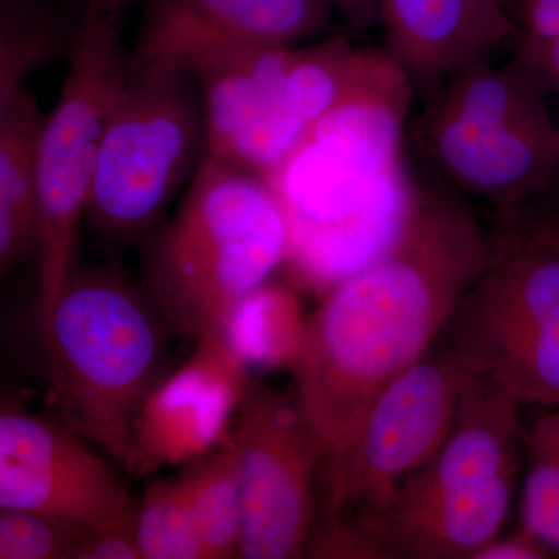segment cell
<instances>
[{
    "mask_svg": "<svg viewBox=\"0 0 559 559\" xmlns=\"http://www.w3.org/2000/svg\"><path fill=\"white\" fill-rule=\"evenodd\" d=\"M487 255L488 231L462 194L436 176L418 179L400 240L323 294L293 362L322 444L320 481L344 463L378 396L440 341Z\"/></svg>",
    "mask_w": 559,
    "mask_h": 559,
    "instance_id": "1",
    "label": "cell"
},
{
    "mask_svg": "<svg viewBox=\"0 0 559 559\" xmlns=\"http://www.w3.org/2000/svg\"><path fill=\"white\" fill-rule=\"evenodd\" d=\"M414 91L337 106L264 176L288 221L286 266L322 296L380 260L409 223L418 179L404 153Z\"/></svg>",
    "mask_w": 559,
    "mask_h": 559,
    "instance_id": "2",
    "label": "cell"
},
{
    "mask_svg": "<svg viewBox=\"0 0 559 559\" xmlns=\"http://www.w3.org/2000/svg\"><path fill=\"white\" fill-rule=\"evenodd\" d=\"M288 250V221L266 178L205 159L175 215L142 242L143 289L173 333L226 340Z\"/></svg>",
    "mask_w": 559,
    "mask_h": 559,
    "instance_id": "3",
    "label": "cell"
},
{
    "mask_svg": "<svg viewBox=\"0 0 559 559\" xmlns=\"http://www.w3.org/2000/svg\"><path fill=\"white\" fill-rule=\"evenodd\" d=\"M167 323L116 267L73 271L40 325L50 400L61 421L130 465L167 364Z\"/></svg>",
    "mask_w": 559,
    "mask_h": 559,
    "instance_id": "4",
    "label": "cell"
},
{
    "mask_svg": "<svg viewBox=\"0 0 559 559\" xmlns=\"http://www.w3.org/2000/svg\"><path fill=\"white\" fill-rule=\"evenodd\" d=\"M205 109V159L270 175L320 119L364 95L415 90L388 50L334 35L311 46L259 47L193 69Z\"/></svg>",
    "mask_w": 559,
    "mask_h": 559,
    "instance_id": "5",
    "label": "cell"
},
{
    "mask_svg": "<svg viewBox=\"0 0 559 559\" xmlns=\"http://www.w3.org/2000/svg\"><path fill=\"white\" fill-rule=\"evenodd\" d=\"M441 340L520 404L559 407V216L496 212L484 270Z\"/></svg>",
    "mask_w": 559,
    "mask_h": 559,
    "instance_id": "6",
    "label": "cell"
},
{
    "mask_svg": "<svg viewBox=\"0 0 559 559\" xmlns=\"http://www.w3.org/2000/svg\"><path fill=\"white\" fill-rule=\"evenodd\" d=\"M546 92L513 60L492 55L452 72L415 123L433 176L500 210L549 193L559 173V124Z\"/></svg>",
    "mask_w": 559,
    "mask_h": 559,
    "instance_id": "7",
    "label": "cell"
},
{
    "mask_svg": "<svg viewBox=\"0 0 559 559\" xmlns=\"http://www.w3.org/2000/svg\"><path fill=\"white\" fill-rule=\"evenodd\" d=\"M471 377L447 345H433L384 389L344 463L320 481L323 513L305 557L370 558L374 528L439 450Z\"/></svg>",
    "mask_w": 559,
    "mask_h": 559,
    "instance_id": "8",
    "label": "cell"
},
{
    "mask_svg": "<svg viewBox=\"0 0 559 559\" xmlns=\"http://www.w3.org/2000/svg\"><path fill=\"white\" fill-rule=\"evenodd\" d=\"M207 153L197 73L151 66L128 73L103 138L87 202L92 231L110 246L142 245Z\"/></svg>",
    "mask_w": 559,
    "mask_h": 559,
    "instance_id": "9",
    "label": "cell"
},
{
    "mask_svg": "<svg viewBox=\"0 0 559 559\" xmlns=\"http://www.w3.org/2000/svg\"><path fill=\"white\" fill-rule=\"evenodd\" d=\"M120 17L81 9L68 75L38 146L39 322L50 319L73 271L81 219L110 114L128 80Z\"/></svg>",
    "mask_w": 559,
    "mask_h": 559,
    "instance_id": "10",
    "label": "cell"
},
{
    "mask_svg": "<svg viewBox=\"0 0 559 559\" xmlns=\"http://www.w3.org/2000/svg\"><path fill=\"white\" fill-rule=\"evenodd\" d=\"M229 440L240 471L238 558L305 557L323 450L296 393L249 384Z\"/></svg>",
    "mask_w": 559,
    "mask_h": 559,
    "instance_id": "11",
    "label": "cell"
},
{
    "mask_svg": "<svg viewBox=\"0 0 559 559\" xmlns=\"http://www.w3.org/2000/svg\"><path fill=\"white\" fill-rule=\"evenodd\" d=\"M7 509L103 530L130 522L134 502L108 463L79 432L3 400L0 510Z\"/></svg>",
    "mask_w": 559,
    "mask_h": 559,
    "instance_id": "12",
    "label": "cell"
},
{
    "mask_svg": "<svg viewBox=\"0 0 559 559\" xmlns=\"http://www.w3.org/2000/svg\"><path fill=\"white\" fill-rule=\"evenodd\" d=\"M128 73L151 66L191 70L224 55L300 46L329 31V0H143Z\"/></svg>",
    "mask_w": 559,
    "mask_h": 559,
    "instance_id": "13",
    "label": "cell"
},
{
    "mask_svg": "<svg viewBox=\"0 0 559 559\" xmlns=\"http://www.w3.org/2000/svg\"><path fill=\"white\" fill-rule=\"evenodd\" d=\"M380 11L385 50L426 91L518 38L502 0H380Z\"/></svg>",
    "mask_w": 559,
    "mask_h": 559,
    "instance_id": "14",
    "label": "cell"
},
{
    "mask_svg": "<svg viewBox=\"0 0 559 559\" xmlns=\"http://www.w3.org/2000/svg\"><path fill=\"white\" fill-rule=\"evenodd\" d=\"M520 406L516 400L473 374L439 450L407 480L392 509L520 474Z\"/></svg>",
    "mask_w": 559,
    "mask_h": 559,
    "instance_id": "15",
    "label": "cell"
},
{
    "mask_svg": "<svg viewBox=\"0 0 559 559\" xmlns=\"http://www.w3.org/2000/svg\"><path fill=\"white\" fill-rule=\"evenodd\" d=\"M516 480L518 474H509L468 491L395 507L371 535L370 558L474 559L500 535Z\"/></svg>",
    "mask_w": 559,
    "mask_h": 559,
    "instance_id": "16",
    "label": "cell"
},
{
    "mask_svg": "<svg viewBox=\"0 0 559 559\" xmlns=\"http://www.w3.org/2000/svg\"><path fill=\"white\" fill-rule=\"evenodd\" d=\"M44 119L27 86L0 92V274L38 259V146Z\"/></svg>",
    "mask_w": 559,
    "mask_h": 559,
    "instance_id": "17",
    "label": "cell"
},
{
    "mask_svg": "<svg viewBox=\"0 0 559 559\" xmlns=\"http://www.w3.org/2000/svg\"><path fill=\"white\" fill-rule=\"evenodd\" d=\"M80 17L69 21L46 0H0V92L27 86L33 73L68 60Z\"/></svg>",
    "mask_w": 559,
    "mask_h": 559,
    "instance_id": "18",
    "label": "cell"
},
{
    "mask_svg": "<svg viewBox=\"0 0 559 559\" xmlns=\"http://www.w3.org/2000/svg\"><path fill=\"white\" fill-rule=\"evenodd\" d=\"M205 559L238 558L241 487L230 440L194 460L182 474Z\"/></svg>",
    "mask_w": 559,
    "mask_h": 559,
    "instance_id": "19",
    "label": "cell"
},
{
    "mask_svg": "<svg viewBox=\"0 0 559 559\" xmlns=\"http://www.w3.org/2000/svg\"><path fill=\"white\" fill-rule=\"evenodd\" d=\"M132 528L143 559H204L182 477L156 481L134 503Z\"/></svg>",
    "mask_w": 559,
    "mask_h": 559,
    "instance_id": "20",
    "label": "cell"
},
{
    "mask_svg": "<svg viewBox=\"0 0 559 559\" xmlns=\"http://www.w3.org/2000/svg\"><path fill=\"white\" fill-rule=\"evenodd\" d=\"M521 528L559 555V412L543 415L527 440Z\"/></svg>",
    "mask_w": 559,
    "mask_h": 559,
    "instance_id": "21",
    "label": "cell"
},
{
    "mask_svg": "<svg viewBox=\"0 0 559 559\" xmlns=\"http://www.w3.org/2000/svg\"><path fill=\"white\" fill-rule=\"evenodd\" d=\"M90 532L35 511L0 510V559H73Z\"/></svg>",
    "mask_w": 559,
    "mask_h": 559,
    "instance_id": "22",
    "label": "cell"
},
{
    "mask_svg": "<svg viewBox=\"0 0 559 559\" xmlns=\"http://www.w3.org/2000/svg\"><path fill=\"white\" fill-rule=\"evenodd\" d=\"M73 559H143L132 520L117 527L91 530Z\"/></svg>",
    "mask_w": 559,
    "mask_h": 559,
    "instance_id": "23",
    "label": "cell"
},
{
    "mask_svg": "<svg viewBox=\"0 0 559 559\" xmlns=\"http://www.w3.org/2000/svg\"><path fill=\"white\" fill-rule=\"evenodd\" d=\"M518 43L559 38V0H521L514 13Z\"/></svg>",
    "mask_w": 559,
    "mask_h": 559,
    "instance_id": "24",
    "label": "cell"
},
{
    "mask_svg": "<svg viewBox=\"0 0 559 559\" xmlns=\"http://www.w3.org/2000/svg\"><path fill=\"white\" fill-rule=\"evenodd\" d=\"M513 61L524 69L547 95H559V38L546 43H518Z\"/></svg>",
    "mask_w": 559,
    "mask_h": 559,
    "instance_id": "25",
    "label": "cell"
},
{
    "mask_svg": "<svg viewBox=\"0 0 559 559\" xmlns=\"http://www.w3.org/2000/svg\"><path fill=\"white\" fill-rule=\"evenodd\" d=\"M550 551L525 533L524 530L507 536V538H496L487 544L484 549L477 551L474 559H543L549 558Z\"/></svg>",
    "mask_w": 559,
    "mask_h": 559,
    "instance_id": "26",
    "label": "cell"
},
{
    "mask_svg": "<svg viewBox=\"0 0 559 559\" xmlns=\"http://www.w3.org/2000/svg\"><path fill=\"white\" fill-rule=\"evenodd\" d=\"M353 31L381 25L380 0H329Z\"/></svg>",
    "mask_w": 559,
    "mask_h": 559,
    "instance_id": "27",
    "label": "cell"
},
{
    "mask_svg": "<svg viewBox=\"0 0 559 559\" xmlns=\"http://www.w3.org/2000/svg\"><path fill=\"white\" fill-rule=\"evenodd\" d=\"M80 2L83 9L100 11V13L120 17L124 11L142 3L143 0H80Z\"/></svg>",
    "mask_w": 559,
    "mask_h": 559,
    "instance_id": "28",
    "label": "cell"
},
{
    "mask_svg": "<svg viewBox=\"0 0 559 559\" xmlns=\"http://www.w3.org/2000/svg\"><path fill=\"white\" fill-rule=\"evenodd\" d=\"M549 197H551V200L555 201V204H557V209L559 212V173L557 175V178H555L554 183H551L550 190H549ZM559 216V213H558Z\"/></svg>",
    "mask_w": 559,
    "mask_h": 559,
    "instance_id": "29",
    "label": "cell"
},
{
    "mask_svg": "<svg viewBox=\"0 0 559 559\" xmlns=\"http://www.w3.org/2000/svg\"><path fill=\"white\" fill-rule=\"evenodd\" d=\"M520 2L521 0H502L503 7H506L507 11H509L511 20H513L514 13H516V9L518 5H520Z\"/></svg>",
    "mask_w": 559,
    "mask_h": 559,
    "instance_id": "30",
    "label": "cell"
},
{
    "mask_svg": "<svg viewBox=\"0 0 559 559\" xmlns=\"http://www.w3.org/2000/svg\"><path fill=\"white\" fill-rule=\"evenodd\" d=\"M558 412H559V407H557Z\"/></svg>",
    "mask_w": 559,
    "mask_h": 559,
    "instance_id": "31",
    "label": "cell"
}]
</instances>
